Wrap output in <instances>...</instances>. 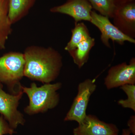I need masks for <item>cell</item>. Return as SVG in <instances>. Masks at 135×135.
Instances as JSON below:
<instances>
[{"instance_id": "obj_6", "label": "cell", "mask_w": 135, "mask_h": 135, "mask_svg": "<svg viewBox=\"0 0 135 135\" xmlns=\"http://www.w3.org/2000/svg\"><path fill=\"white\" fill-rule=\"evenodd\" d=\"M90 23L96 26L101 33L100 39L106 47L111 48L109 40L123 45L126 42L135 44V40L125 35L112 23L108 17L98 14L94 11L91 13Z\"/></svg>"}, {"instance_id": "obj_8", "label": "cell", "mask_w": 135, "mask_h": 135, "mask_svg": "<svg viewBox=\"0 0 135 135\" xmlns=\"http://www.w3.org/2000/svg\"><path fill=\"white\" fill-rule=\"evenodd\" d=\"M113 25L122 33L135 38V0L116 6Z\"/></svg>"}, {"instance_id": "obj_11", "label": "cell", "mask_w": 135, "mask_h": 135, "mask_svg": "<svg viewBox=\"0 0 135 135\" xmlns=\"http://www.w3.org/2000/svg\"><path fill=\"white\" fill-rule=\"evenodd\" d=\"M95 44V39L91 37L79 44L75 49L68 51L74 62L79 69L88 62L90 50Z\"/></svg>"}, {"instance_id": "obj_19", "label": "cell", "mask_w": 135, "mask_h": 135, "mask_svg": "<svg viewBox=\"0 0 135 135\" xmlns=\"http://www.w3.org/2000/svg\"><path fill=\"white\" fill-rule=\"evenodd\" d=\"M116 6L134 0H113Z\"/></svg>"}, {"instance_id": "obj_10", "label": "cell", "mask_w": 135, "mask_h": 135, "mask_svg": "<svg viewBox=\"0 0 135 135\" xmlns=\"http://www.w3.org/2000/svg\"><path fill=\"white\" fill-rule=\"evenodd\" d=\"M92 9L87 0H68L64 4L51 8V11L70 16L76 24L81 21L90 22Z\"/></svg>"}, {"instance_id": "obj_18", "label": "cell", "mask_w": 135, "mask_h": 135, "mask_svg": "<svg viewBox=\"0 0 135 135\" xmlns=\"http://www.w3.org/2000/svg\"><path fill=\"white\" fill-rule=\"evenodd\" d=\"M127 125L128 129L130 131L131 134L135 135V116L132 115L128 121Z\"/></svg>"}, {"instance_id": "obj_5", "label": "cell", "mask_w": 135, "mask_h": 135, "mask_svg": "<svg viewBox=\"0 0 135 135\" xmlns=\"http://www.w3.org/2000/svg\"><path fill=\"white\" fill-rule=\"evenodd\" d=\"M0 83V114L14 129L25 122L23 115L17 109L23 92L22 90L17 94L11 95L6 93Z\"/></svg>"}, {"instance_id": "obj_15", "label": "cell", "mask_w": 135, "mask_h": 135, "mask_svg": "<svg viewBox=\"0 0 135 135\" xmlns=\"http://www.w3.org/2000/svg\"><path fill=\"white\" fill-rule=\"evenodd\" d=\"M99 14L113 18L116 6L113 0H87Z\"/></svg>"}, {"instance_id": "obj_9", "label": "cell", "mask_w": 135, "mask_h": 135, "mask_svg": "<svg viewBox=\"0 0 135 135\" xmlns=\"http://www.w3.org/2000/svg\"><path fill=\"white\" fill-rule=\"evenodd\" d=\"M119 132L115 124L103 121L92 114H87L73 131V135H118Z\"/></svg>"}, {"instance_id": "obj_16", "label": "cell", "mask_w": 135, "mask_h": 135, "mask_svg": "<svg viewBox=\"0 0 135 135\" xmlns=\"http://www.w3.org/2000/svg\"><path fill=\"white\" fill-rule=\"evenodd\" d=\"M127 95V99L118 100V103L124 108L135 112V84H126L120 87Z\"/></svg>"}, {"instance_id": "obj_17", "label": "cell", "mask_w": 135, "mask_h": 135, "mask_svg": "<svg viewBox=\"0 0 135 135\" xmlns=\"http://www.w3.org/2000/svg\"><path fill=\"white\" fill-rule=\"evenodd\" d=\"M16 132L11 127L7 120L2 115L0 116V135L10 134L12 135Z\"/></svg>"}, {"instance_id": "obj_1", "label": "cell", "mask_w": 135, "mask_h": 135, "mask_svg": "<svg viewBox=\"0 0 135 135\" xmlns=\"http://www.w3.org/2000/svg\"><path fill=\"white\" fill-rule=\"evenodd\" d=\"M23 54L25 77L45 84L54 81L60 74L62 57L53 48L30 46Z\"/></svg>"}, {"instance_id": "obj_4", "label": "cell", "mask_w": 135, "mask_h": 135, "mask_svg": "<svg viewBox=\"0 0 135 135\" xmlns=\"http://www.w3.org/2000/svg\"><path fill=\"white\" fill-rule=\"evenodd\" d=\"M97 87L95 79H87L80 83L77 95L64 118L65 121H74L79 124L83 120L87 114L86 110L90 97Z\"/></svg>"}, {"instance_id": "obj_2", "label": "cell", "mask_w": 135, "mask_h": 135, "mask_svg": "<svg viewBox=\"0 0 135 135\" xmlns=\"http://www.w3.org/2000/svg\"><path fill=\"white\" fill-rule=\"evenodd\" d=\"M62 86L60 82L45 83L40 87L34 82L28 88L21 86V89L27 95L29 100V105L25 108V112L28 115H33L55 108L60 101L57 91Z\"/></svg>"}, {"instance_id": "obj_7", "label": "cell", "mask_w": 135, "mask_h": 135, "mask_svg": "<svg viewBox=\"0 0 135 135\" xmlns=\"http://www.w3.org/2000/svg\"><path fill=\"white\" fill-rule=\"evenodd\" d=\"M107 89L120 87L126 84H135V58L128 64L124 62L112 66L104 80Z\"/></svg>"}, {"instance_id": "obj_13", "label": "cell", "mask_w": 135, "mask_h": 135, "mask_svg": "<svg viewBox=\"0 0 135 135\" xmlns=\"http://www.w3.org/2000/svg\"><path fill=\"white\" fill-rule=\"evenodd\" d=\"M32 1L33 0H8V17L12 25L24 16Z\"/></svg>"}, {"instance_id": "obj_20", "label": "cell", "mask_w": 135, "mask_h": 135, "mask_svg": "<svg viewBox=\"0 0 135 135\" xmlns=\"http://www.w3.org/2000/svg\"><path fill=\"white\" fill-rule=\"evenodd\" d=\"M131 133L128 129H125L122 130V135H131Z\"/></svg>"}, {"instance_id": "obj_12", "label": "cell", "mask_w": 135, "mask_h": 135, "mask_svg": "<svg viewBox=\"0 0 135 135\" xmlns=\"http://www.w3.org/2000/svg\"><path fill=\"white\" fill-rule=\"evenodd\" d=\"M8 9V0H0V49L2 50L5 49L6 42L12 31Z\"/></svg>"}, {"instance_id": "obj_3", "label": "cell", "mask_w": 135, "mask_h": 135, "mask_svg": "<svg viewBox=\"0 0 135 135\" xmlns=\"http://www.w3.org/2000/svg\"><path fill=\"white\" fill-rule=\"evenodd\" d=\"M25 65L23 53L10 52L4 54L0 57V83L14 91L16 86L21 89L20 81L24 76Z\"/></svg>"}, {"instance_id": "obj_14", "label": "cell", "mask_w": 135, "mask_h": 135, "mask_svg": "<svg viewBox=\"0 0 135 135\" xmlns=\"http://www.w3.org/2000/svg\"><path fill=\"white\" fill-rule=\"evenodd\" d=\"M72 36L69 42L65 47L67 51L74 49L82 41L91 37L86 26L83 22L77 23L72 29Z\"/></svg>"}]
</instances>
